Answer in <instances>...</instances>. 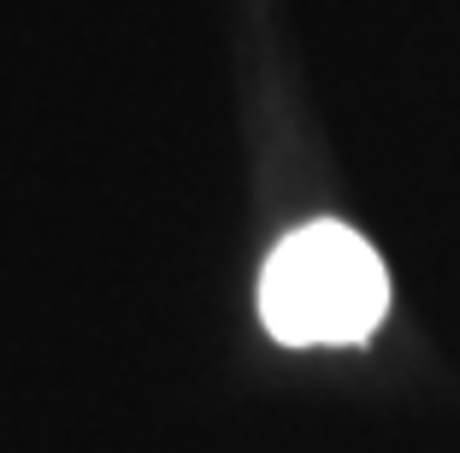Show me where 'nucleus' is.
Returning a JSON list of instances; mask_svg holds the SVG:
<instances>
[{"label":"nucleus","instance_id":"nucleus-1","mask_svg":"<svg viewBox=\"0 0 460 453\" xmlns=\"http://www.w3.org/2000/svg\"><path fill=\"white\" fill-rule=\"evenodd\" d=\"M390 277L372 241L349 224H307L284 236L260 277V318L289 347H349L378 330Z\"/></svg>","mask_w":460,"mask_h":453}]
</instances>
